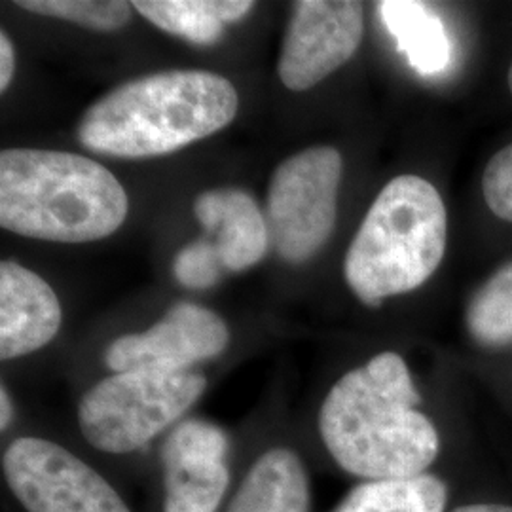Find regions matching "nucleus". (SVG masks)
<instances>
[{
  "label": "nucleus",
  "instance_id": "f257e3e1",
  "mask_svg": "<svg viewBox=\"0 0 512 512\" xmlns=\"http://www.w3.org/2000/svg\"><path fill=\"white\" fill-rule=\"evenodd\" d=\"M403 357L385 351L332 385L319 433L332 459L365 480L425 475L439 456L437 427L421 414Z\"/></svg>",
  "mask_w": 512,
  "mask_h": 512
},
{
  "label": "nucleus",
  "instance_id": "f03ea898",
  "mask_svg": "<svg viewBox=\"0 0 512 512\" xmlns=\"http://www.w3.org/2000/svg\"><path fill=\"white\" fill-rule=\"evenodd\" d=\"M238 107L236 88L220 74H148L93 103L80 120L78 139L97 154L154 158L226 128Z\"/></svg>",
  "mask_w": 512,
  "mask_h": 512
},
{
  "label": "nucleus",
  "instance_id": "7ed1b4c3",
  "mask_svg": "<svg viewBox=\"0 0 512 512\" xmlns=\"http://www.w3.org/2000/svg\"><path fill=\"white\" fill-rule=\"evenodd\" d=\"M128 194L92 158L40 148L0 154V226L25 238L90 243L128 217Z\"/></svg>",
  "mask_w": 512,
  "mask_h": 512
},
{
  "label": "nucleus",
  "instance_id": "20e7f679",
  "mask_svg": "<svg viewBox=\"0 0 512 512\" xmlns=\"http://www.w3.org/2000/svg\"><path fill=\"white\" fill-rule=\"evenodd\" d=\"M448 217L439 190L418 175L385 184L349 245L344 275L370 308L421 287L444 258Z\"/></svg>",
  "mask_w": 512,
  "mask_h": 512
},
{
  "label": "nucleus",
  "instance_id": "39448f33",
  "mask_svg": "<svg viewBox=\"0 0 512 512\" xmlns=\"http://www.w3.org/2000/svg\"><path fill=\"white\" fill-rule=\"evenodd\" d=\"M200 372H116L78 404L84 439L105 454H129L156 439L202 397Z\"/></svg>",
  "mask_w": 512,
  "mask_h": 512
},
{
  "label": "nucleus",
  "instance_id": "423d86ee",
  "mask_svg": "<svg viewBox=\"0 0 512 512\" xmlns=\"http://www.w3.org/2000/svg\"><path fill=\"white\" fill-rule=\"evenodd\" d=\"M344 162L336 148H306L277 165L270 181L266 224L277 255L310 260L330 238Z\"/></svg>",
  "mask_w": 512,
  "mask_h": 512
},
{
  "label": "nucleus",
  "instance_id": "0eeeda50",
  "mask_svg": "<svg viewBox=\"0 0 512 512\" xmlns=\"http://www.w3.org/2000/svg\"><path fill=\"white\" fill-rule=\"evenodd\" d=\"M2 469L27 512H131L103 476L50 440H14L2 456Z\"/></svg>",
  "mask_w": 512,
  "mask_h": 512
},
{
  "label": "nucleus",
  "instance_id": "6e6552de",
  "mask_svg": "<svg viewBox=\"0 0 512 512\" xmlns=\"http://www.w3.org/2000/svg\"><path fill=\"white\" fill-rule=\"evenodd\" d=\"M363 4L353 0H300L277 63L291 92H306L346 65L361 46Z\"/></svg>",
  "mask_w": 512,
  "mask_h": 512
},
{
  "label": "nucleus",
  "instance_id": "1a4fd4ad",
  "mask_svg": "<svg viewBox=\"0 0 512 512\" xmlns=\"http://www.w3.org/2000/svg\"><path fill=\"white\" fill-rule=\"evenodd\" d=\"M230 332L217 313L198 304L179 302L164 319L141 334L116 338L105 351V363L116 372H183L219 357Z\"/></svg>",
  "mask_w": 512,
  "mask_h": 512
},
{
  "label": "nucleus",
  "instance_id": "9d476101",
  "mask_svg": "<svg viewBox=\"0 0 512 512\" xmlns=\"http://www.w3.org/2000/svg\"><path fill=\"white\" fill-rule=\"evenodd\" d=\"M228 435L211 421L179 423L162 448L164 512H217L230 486Z\"/></svg>",
  "mask_w": 512,
  "mask_h": 512
},
{
  "label": "nucleus",
  "instance_id": "9b49d317",
  "mask_svg": "<svg viewBox=\"0 0 512 512\" xmlns=\"http://www.w3.org/2000/svg\"><path fill=\"white\" fill-rule=\"evenodd\" d=\"M61 327L54 289L18 262L0 264V359L10 361L48 346Z\"/></svg>",
  "mask_w": 512,
  "mask_h": 512
},
{
  "label": "nucleus",
  "instance_id": "f8f14e48",
  "mask_svg": "<svg viewBox=\"0 0 512 512\" xmlns=\"http://www.w3.org/2000/svg\"><path fill=\"white\" fill-rule=\"evenodd\" d=\"M194 215L215 234L224 270L243 272L262 260L270 245L266 217L255 200L239 188L203 192L194 202Z\"/></svg>",
  "mask_w": 512,
  "mask_h": 512
},
{
  "label": "nucleus",
  "instance_id": "ddd939ff",
  "mask_svg": "<svg viewBox=\"0 0 512 512\" xmlns=\"http://www.w3.org/2000/svg\"><path fill=\"white\" fill-rule=\"evenodd\" d=\"M310 478L289 448L256 459L226 512H310Z\"/></svg>",
  "mask_w": 512,
  "mask_h": 512
},
{
  "label": "nucleus",
  "instance_id": "4468645a",
  "mask_svg": "<svg viewBox=\"0 0 512 512\" xmlns=\"http://www.w3.org/2000/svg\"><path fill=\"white\" fill-rule=\"evenodd\" d=\"M378 12L416 73L433 76L450 67L452 40L442 19L427 4L387 0L378 4Z\"/></svg>",
  "mask_w": 512,
  "mask_h": 512
},
{
  "label": "nucleus",
  "instance_id": "2eb2a0df",
  "mask_svg": "<svg viewBox=\"0 0 512 512\" xmlns=\"http://www.w3.org/2000/svg\"><path fill=\"white\" fill-rule=\"evenodd\" d=\"M131 6L165 33L194 44H215L226 23L245 18L249 0H135Z\"/></svg>",
  "mask_w": 512,
  "mask_h": 512
},
{
  "label": "nucleus",
  "instance_id": "dca6fc26",
  "mask_svg": "<svg viewBox=\"0 0 512 512\" xmlns=\"http://www.w3.org/2000/svg\"><path fill=\"white\" fill-rule=\"evenodd\" d=\"M446 484L433 475L403 480H366L334 512H444Z\"/></svg>",
  "mask_w": 512,
  "mask_h": 512
},
{
  "label": "nucleus",
  "instance_id": "f3484780",
  "mask_svg": "<svg viewBox=\"0 0 512 512\" xmlns=\"http://www.w3.org/2000/svg\"><path fill=\"white\" fill-rule=\"evenodd\" d=\"M465 319L478 344L490 348L512 344V262L480 287Z\"/></svg>",
  "mask_w": 512,
  "mask_h": 512
},
{
  "label": "nucleus",
  "instance_id": "a211bd4d",
  "mask_svg": "<svg viewBox=\"0 0 512 512\" xmlns=\"http://www.w3.org/2000/svg\"><path fill=\"white\" fill-rule=\"evenodd\" d=\"M16 6L40 16L65 19L93 31L122 29L131 18V4L122 0H25Z\"/></svg>",
  "mask_w": 512,
  "mask_h": 512
},
{
  "label": "nucleus",
  "instance_id": "6ab92c4d",
  "mask_svg": "<svg viewBox=\"0 0 512 512\" xmlns=\"http://www.w3.org/2000/svg\"><path fill=\"white\" fill-rule=\"evenodd\" d=\"M224 264L220 260L219 249L215 241L200 239L175 258L173 274L177 281L188 289H209L219 281Z\"/></svg>",
  "mask_w": 512,
  "mask_h": 512
},
{
  "label": "nucleus",
  "instance_id": "aec40b11",
  "mask_svg": "<svg viewBox=\"0 0 512 512\" xmlns=\"http://www.w3.org/2000/svg\"><path fill=\"white\" fill-rule=\"evenodd\" d=\"M482 194L495 217L512 222V145L501 148L486 165Z\"/></svg>",
  "mask_w": 512,
  "mask_h": 512
},
{
  "label": "nucleus",
  "instance_id": "412c9836",
  "mask_svg": "<svg viewBox=\"0 0 512 512\" xmlns=\"http://www.w3.org/2000/svg\"><path fill=\"white\" fill-rule=\"evenodd\" d=\"M16 71V54L10 38L4 33L0 35V90L6 92V88L12 82V76Z\"/></svg>",
  "mask_w": 512,
  "mask_h": 512
},
{
  "label": "nucleus",
  "instance_id": "4be33fe9",
  "mask_svg": "<svg viewBox=\"0 0 512 512\" xmlns=\"http://www.w3.org/2000/svg\"><path fill=\"white\" fill-rule=\"evenodd\" d=\"M0 408H2V414H0V429H8L10 421H12V414H14V408H12V401L8 397V391L6 387L0 389Z\"/></svg>",
  "mask_w": 512,
  "mask_h": 512
},
{
  "label": "nucleus",
  "instance_id": "5701e85b",
  "mask_svg": "<svg viewBox=\"0 0 512 512\" xmlns=\"http://www.w3.org/2000/svg\"><path fill=\"white\" fill-rule=\"evenodd\" d=\"M452 512H512V507L497 505V503H476V505H465L458 507Z\"/></svg>",
  "mask_w": 512,
  "mask_h": 512
},
{
  "label": "nucleus",
  "instance_id": "b1692460",
  "mask_svg": "<svg viewBox=\"0 0 512 512\" xmlns=\"http://www.w3.org/2000/svg\"><path fill=\"white\" fill-rule=\"evenodd\" d=\"M509 88H511V93H512V63H511V69H509Z\"/></svg>",
  "mask_w": 512,
  "mask_h": 512
}]
</instances>
